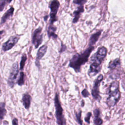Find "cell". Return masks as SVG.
<instances>
[{
  "label": "cell",
  "instance_id": "cell-1",
  "mask_svg": "<svg viewBox=\"0 0 125 125\" xmlns=\"http://www.w3.org/2000/svg\"><path fill=\"white\" fill-rule=\"evenodd\" d=\"M107 53V49L104 46L98 48L97 52L91 58V64L88 74L91 77L96 75L100 72L101 64L104 60Z\"/></svg>",
  "mask_w": 125,
  "mask_h": 125
},
{
  "label": "cell",
  "instance_id": "cell-2",
  "mask_svg": "<svg viewBox=\"0 0 125 125\" xmlns=\"http://www.w3.org/2000/svg\"><path fill=\"white\" fill-rule=\"evenodd\" d=\"M94 48V46L89 45L83 52L73 55L69 61L68 67L73 68L76 73L80 72L81 66L87 62L90 55Z\"/></svg>",
  "mask_w": 125,
  "mask_h": 125
},
{
  "label": "cell",
  "instance_id": "cell-3",
  "mask_svg": "<svg viewBox=\"0 0 125 125\" xmlns=\"http://www.w3.org/2000/svg\"><path fill=\"white\" fill-rule=\"evenodd\" d=\"M108 94V96L105 103L107 106L110 108L114 106L118 103L121 97L118 81H114L110 84Z\"/></svg>",
  "mask_w": 125,
  "mask_h": 125
},
{
  "label": "cell",
  "instance_id": "cell-4",
  "mask_svg": "<svg viewBox=\"0 0 125 125\" xmlns=\"http://www.w3.org/2000/svg\"><path fill=\"white\" fill-rule=\"evenodd\" d=\"M55 108V116L57 125H66V120L63 114V109L60 100V96L58 92H56L54 98Z\"/></svg>",
  "mask_w": 125,
  "mask_h": 125
},
{
  "label": "cell",
  "instance_id": "cell-5",
  "mask_svg": "<svg viewBox=\"0 0 125 125\" xmlns=\"http://www.w3.org/2000/svg\"><path fill=\"white\" fill-rule=\"evenodd\" d=\"M60 6V3L59 1L57 0H53L50 1L48 7L50 10V13L49 14V24L53 25L54 23L58 21L57 14Z\"/></svg>",
  "mask_w": 125,
  "mask_h": 125
},
{
  "label": "cell",
  "instance_id": "cell-6",
  "mask_svg": "<svg viewBox=\"0 0 125 125\" xmlns=\"http://www.w3.org/2000/svg\"><path fill=\"white\" fill-rule=\"evenodd\" d=\"M19 64L18 62L14 63L11 67L9 75L7 79V84L9 87L13 88L17 83L16 80L19 74Z\"/></svg>",
  "mask_w": 125,
  "mask_h": 125
},
{
  "label": "cell",
  "instance_id": "cell-7",
  "mask_svg": "<svg viewBox=\"0 0 125 125\" xmlns=\"http://www.w3.org/2000/svg\"><path fill=\"white\" fill-rule=\"evenodd\" d=\"M103 75L102 74H100L94 81L93 86L91 90V95L93 98L99 102H100L101 100V97L100 95L99 91L100 84L101 82L103 81Z\"/></svg>",
  "mask_w": 125,
  "mask_h": 125
},
{
  "label": "cell",
  "instance_id": "cell-8",
  "mask_svg": "<svg viewBox=\"0 0 125 125\" xmlns=\"http://www.w3.org/2000/svg\"><path fill=\"white\" fill-rule=\"evenodd\" d=\"M42 27H39L35 29L33 32L31 42L36 49L38 48L42 42L43 34L42 33Z\"/></svg>",
  "mask_w": 125,
  "mask_h": 125
},
{
  "label": "cell",
  "instance_id": "cell-9",
  "mask_svg": "<svg viewBox=\"0 0 125 125\" xmlns=\"http://www.w3.org/2000/svg\"><path fill=\"white\" fill-rule=\"evenodd\" d=\"M20 35H13L10 36L7 41L3 42L2 44V50L6 52L11 49L18 43L20 39Z\"/></svg>",
  "mask_w": 125,
  "mask_h": 125
},
{
  "label": "cell",
  "instance_id": "cell-10",
  "mask_svg": "<svg viewBox=\"0 0 125 125\" xmlns=\"http://www.w3.org/2000/svg\"><path fill=\"white\" fill-rule=\"evenodd\" d=\"M47 48L48 47L47 45L44 44L42 45L41 47H40L37 51L35 63L36 66L39 69H40V67H41L40 60L43 58V57L46 54L47 50Z\"/></svg>",
  "mask_w": 125,
  "mask_h": 125
},
{
  "label": "cell",
  "instance_id": "cell-11",
  "mask_svg": "<svg viewBox=\"0 0 125 125\" xmlns=\"http://www.w3.org/2000/svg\"><path fill=\"white\" fill-rule=\"evenodd\" d=\"M31 100L32 97L28 92H25L22 94L21 102L24 108L26 110H28L30 108Z\"/></svg>",
  "mask_w": 125,
  "mask_h": 125
},
{
  "label": "cell",
  "instance_id": "cell-12",
  "mask_svg": "<svg viewBox=\"0 0 125 125\" xmlns=\"http://www.w3.org/2000/svg\"><path fill=\"white\" fill-rule=\"evenodd\" d=\"M15 8L13 6H11L9 9H8L2 15L0 19V24L3 25L9 18H10L13 15Z\"/></svg>",
  "mask_w": 125,
  "mask_h": 125
},
{
  "label": "cell",
  "instance_id": "cell-13",
  "mask_svg": "<svg viewBox=\"0 0 125 125\" xmlns=\"http://www.w3.org/2000/svg\"><path fill=\"white\" fill-rule=\"evenodd\" d=\"M93 123L94 125H102L103 124V120L101 116V112L98 108H96L93 110Z\"/></svg>",
  "mask_w": 125,
  "mask_h": 125
},
{
  "label": "cell",
  "instance_id": "cell-14",
  "mask_svg": "<svg viewBox=\"0 0 125 125\" xmlns=\"http://www.w3.org/2000/svg\"><path fill=\"white\" fill-rule=\"evenodd\" d=\"M83 5H84V4L79 5V6L77 7V10H75L73 12V14L74 15V18L73 19V21H72V22L73 23H77L78 21L81 14L84 12V6Z\"/></svg>",
  "mask_w": 125,
  "mask_h": 125
},
{
  "label": "cell",
  "instance_id": "cell-15",
  "mask_svg": "<svg viewBox=\"0 0 125 125\" xmlns=\"http://www.w3.org/2000/svg\"><path fill=\"white\" fill-rule=\"evenodd\" d=\"M57 27L55 26L54 24L49 25L47 30V33L49 39H50L52 37L54 39H56L58 38V36L57 34H56V31H57Z\"/></svg>",
  "mask_w": 125,
  "mask_h": 125
},
{
  "label": "cell",
  "instance_id": "cell-16",
  "mask_svg": "<svg viewBox=\"0 0 125 125\" xmlns=\"http://www.w3.org/2000/svg\"><path fill=\"white\" fill-rule=\"evenodd\" d=\"M101 33L102 30H99L91 35L89 40V46H93L96 43V42L98 41Z\"/></svg>",
  "mask_w": 125,
  "mask_h": 125
},
{
  "label": "cell",
  "instance_id": "cell-17",
  "mask_svg": "<svg viewBox=\"0 0 125 125\" xmlns=\"http://www.w3.org/2000/svg\"><path fill=\"white\" fill-rule=\"evenodd\" d=\"M121 65V61L119 58H116L114 60L110 61L109 62L108 68L110 70L114 69L118 66Z\"/></svg>",
  "mask_w": 125,
  "mask_h": 125
},
{
  "label": "cell",
  "instance_id": "cell-18",
  "mask_svg": "<svg viewBox=\"0 0 125 125\" xmlns=\"http://www.w3.org/2000/svg\"><path fill=\"white\" fill-rule=\"evenodd\" d=\"M5 105L6 104L5 102H0V120L3 119L7 114Z\"/></svg>",
  "mask_w": 125,
  "mask_h": 125
},
{
  "label": "cell",
  "instance_id": "cell-19",
  "mask_svg": "<svg viewBox=\"0 0 125 125\" xmlns=\"http://www.w3.org/2000/svg\"><path fill=\"white\" fill-rule=\"evenodd\" d=\"M25 74L24 73L21 71L20 72L19 77L17 81V83L19 86H22L25 83V79H24Z\"/></svg>",
  "mask_w": 125,
  "mask_h": 125
},
{
  "label": "cell",
  "instance_id": "cell-20",
  "mask_svg": "<svg viewBox=\"0 0 125 125\" xmlns=\"http://www.w3.org/2000/svg\"><path fill=\"white\" fill-rule=\"evenodd\" d=\"M82 111L81 109H79L77 111H75L76 121L79 125H83V122L82 120Z\"/></svg>",
  "mask_w": 125,
  "mask_h": 125
},
{
  "label": "cell",
  "instance_id": "cell-21",
  "mask_svg": "<svg viewBox=\"0 0 125 125\" xmlns=\"http://www.w3.org/2000/svg\"><path fill=\"white\" fill-rule=\"evenodd\" d=\"M27 59V55L25 53H23L21 57V61L20 62V70L21 71L23 70L25 64V62L26 61Z\"/></svg>",
  "mask_w": 125,
  "mask_h": 125
},
{
  "label": "cell",
  "instance_id": "cell-22",
  "mask_svg": "<svg viewBox=\"0 0 125 125\" xmlns=\"http://www.w3.org/2000/svg\"><path fill=\"white\" fill-rule=\"evenodd\" d=\"M12 2V0H0V12H2L7 4H9Z\"/></svg>",
  "mask_w": 125,
  "mask_h": 125
},
{
  "label": "cell",
  "instance_id": "cell-23",
  "mask_svg": "<svg viewBox=\"0 0 125 125\" xmlns=\"http://www.w3.org/2000/svg\"><path fill=\"white\" fill-rule=\"evenodd\" d=\"M92 114L91 112H88L84 117V121L86 123H87L88 124H90V118L92 116Z\"/></svg>",
  "mask_w": 125,
  "mask_h": 125
},
{
  "label": "cell",
  "instance_id": "cell-24",
  "mask_svg": "<svg viewBox=\"0 0 125 125\" xmlns=\"http://www.w3.org/2000/svg\"><path fill=\"white\" fill-rule=\"evenodd\" d=\"M81 93H82V95L83 97H84V98H87V97H88L89 96V95H90L89 92L88 91V90H87L86 88L83 89V91H82Z\"/></svg>",
  "mask_w": 125,
  "mask_h": 125
},
{
  "label": "cell",
  "instance_id": "cell-25",
  "mask_svg": "<svg viewBox=\"0 0 125 125\" xmlns=\"http://www.w3.org/2000/svg\"><path fill=\"white\" fill-rule=\"evenodd\" d=\"M87 2L86 0H74L73 1V2L76 4H84Z\"/></svg>",
  "mask_w": 125,
  "mask_h": 125
},
{
  "label": "cell",
  "instance_id": "cell-26",
  "mask_svg": "<svg viewBox=\"0 0 125 125\" xmlns=\"http://www.w3.org/2000/svg\"><path fill=\"white\" fill-rule=\"evenodd\" d=\"M67 49V47L62 42H61V48L59 50V53H62L63 52H64Z\"/></svg>",
  "mask_w": 125,
  "mask_h": 125
},
{
  "label": "cell",
  "instance_id": "cell-27",
  "mask_svg": "<svg viewBox=\"0 0 125 125\" xmlns=\"http://www.w3.org/2000/svg\"><path fill=\"white\" fill-rule=\"evenodd\" d=\"M12 125H19L18 119L16 118H14L12 121Z\"/></svg>",
  "mask_w": 125,
  "mask_h": 125
},
{
  "label": "cell",
  "instance_id": "cell-28",
  "mask_svg": "<svg viewBox=\"0 0 125 125\" xmlns=\"http://www.w3.org/2000/svg\"><path fill=\"white\" fill-rule=\"evenodd\" d=\"M5 33V31L4 30H0V40H1V39L2 38L3 35L4 34V33Z\"/></svg>",
  "mask_w": 125,
  "mask_h": 125
},
{
  "label": "cell",
  "instance_id": "cell-29",
  "mask_svg": "<svg viewBox=\"0 0 125 125\" xmlns=\"http://www.w3.org/2000/svg\"><path fill=\"white\" fill-rule=\"evenodd\" d=\"M49 17V15H46V16H44L43 17L44 21H47V20H48V19Z\"/></svg>",
  "mask_w": 125,
  "mask_h": 125
},
{
  "label": "cell",
  "instance_id": "cell-30",
  "mask_svg": "<svg viewBox=\"0 0 125 125\" xmlns=\"http://www.w3.org/2000/svg\"><path fill=\"white\" fill-rule=\"evenodd\" d=\"M84 104H85V103H84V101L83 100H82L81 101V105L82 107H83L84 106Z\"/></svg>",
  "mask_w": 125,
  "mask_h": 125
},
{
  "label": "cell",
  "instance_id": "cell-31",
  "mask_svg": "<svg viewBox=\"0 0 125 125\" xmlns=\"http://www.w3.org/2000/svg\"></svg>",
  "mask_w": 125,
  "mask_h": 125
}]
</instances>
